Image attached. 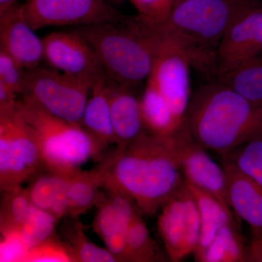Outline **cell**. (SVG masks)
I'll return each instance as SVG.
<instances>
[{
	"mask_svg": "<svg viewBox=\"0 0 262 262\" xmlns=\"http://www.w3.org/2000/svg\"><path fill=\"white\" fill-rule=\"evenodd\" d=\"M176 130L169 134L144 131L122 149L106 155L99 163L103 189L130 196L144 214L158 213L185 183Z\"/></svg>",
	"mask_w": 262,
	"mask_h": 262,
	"instance_id": "1",
	"label": "cell"
},
{
	"mask_svg": "<svg viewBox=\"0 0 262 262\" xmlns=\"http://www.w3.org/2000/svg\"><path fill=\"white\" fill-rule=\"evenodd\" d=\"M186 120L199 144L223 156L261 132L262 103L215 80L192 95Z\"/></svg>",
	"mask_w": 262,
	"mask_h": 262,
	"instance_id": "2",
	"label": "cell"
},
{
	"mask_svg": "<svg viewBox=\"0 0 262 262\" xmlns=\"http://www.w3.org/2000/svg\"><path fill=\"white\" fill-rule=\"evenodd\" d=\"M260 6V0H178L161 27L185 51L191 67L216 79L217 52L226 33L241 16Z\"/></svg>",
	"mask_w": 262,
	"mask_h": 262,
	"instance_id": "3",
	"label": "cell"
},
{
	"mask_svg": "<svg viewBox=\"0 0 262 262\" xmlns=\"http://www.w3.org/2000/svg\"><path fill=\"white\" fill-rule=\"evenodd\" d=\"M70 29L89 43L112 80L134 89L147 80L154 61L155 26L128 15Z\"/></svg>",
	"mask_w": 262,
	"mask_h": 262,
	"instance_id": "4",
	"label": "cell"
},
{
	"mask_svg": "<svg viewBox=\"0 0 262 262\" xmlns=\"http://www.w3.org/2000/svg\"><path fill=\"white\" fill-rule=\"evenodd\" d=\"M16 108L37 136L46 170L72 174L95 160L94 144L80 125L56 116L27 95H20Z\"/></svg>",
	"mask_w": 262,
	"mask_h": 262,
	"instance_id": "5",
	"label": "cell"
},
{
	"mask_svg": "<svg viewBox=\"0 0 262 262\" xmlns=\"http://www.w3.org/2000/svg\"><path fill=\"white\" fill-rule=\"evenodd\" d=\"M46 170L35 133L17 108L0 113V189L21 186Z\"/></svg>",
	"mask_w": 262,
	"mask_h": 262,
	"instance_id": "6",
	"label": "cell"
},
{
	"mask_svg": "<svg viewBox=\"0 0 262 262\" xmlns=\"http://www.w3.org/2000/svg\"><path fill=\"white\" fill-rule=\"evenodd\" d=\"M94 84L40 65L26 72L21 95L31 96L50 113L81 126Z\"/></svg>",
	"mask_w": 262,
	"mask_h": 262,
	"instance_id": "7",
	"label": "cell"
},
{
	"mask_svg": "<svg viewBox=\"0 0 262 262\" xmlns=\"http://www.w3.org/2000/svg\"><path fill=\"white\" fill-rule=\"evenodd\" d=\"M155 29L154 61L147 80L158 88L182 123L192 97L190 61L181 45L161 26Z\"/></svg>",
	"mask_w": 262,
	"mask_h": 262,
	"instance_id": "8",
	"label": "cell"
},
{
	"mask_svg": "<svg viewBox=\"0 0 262 262\" xmlns=\"http://www.w3.org/2000/svg\"><path fill=\"white\" fill-rule=\"evenodd\" d=\"M158 232L167 257L182 261L193 254L201 234V219L194 196L186 183L160 208Z\"/></svg>",
	"mask_w": 262,
	"mask_h": 262,
	"instance_id": "9",
	"label": "cell"
},
{
	"mask_svg": "<svg viewBox=\"0 0 262 262\" xmlns=\"http://www.w3.org/2000/svg\"><path fill=\"white\" fill-rule=\"evenodd\" d=\"M23 9L34 31L118 21L128 16L114 8L108 0H27Z\"/></svg>",
	"mask_w": 262,
	"mask_h": 262,
	"instance_id": "10",
	"label": "cell"
},
{
	"mask_svg": "<svg viewBox=\"0 0 262 262\" xmlns=\"http://www.w3.org/2000/svg\"><path fill=\"white\" fill-rule=\"evenodd\" d=\"M42 43L43 60L52 68L93 84L106 76L93 48L74 31L51 33Z\"/></svg>",
	"mask_w": 262,
	"mask_h": 262,
	"instance_id": "11",
	"label": "cell"
},
{
	"mask_svg": "<svg viewBox=\"0 0 262 262\" xmlns=\"http://www.w3.org/2000/svg\"><path fill=\"white\" fill-rule=\"evenodd\" d=\"M179 163L185 182L214 196L228 207L227 175L223 165L212 159L193 137L187 120L176 130Z\"/></svg>",
	"mask_w": 262,
	"mask_h": 262,
	"instance_id": "12",
	"label": "cell"
},
{
	"mask_svg": "<svg viewBox=\"0 0 262 262\" xmlns=\"http://www.w3.org/2000/svg\"><path fill=\"white\" fill-rule=\"evenodd\" d=\"M261 55L262 6H260L241 16L226 33L217 52L216 79Z\"/></svg>",
	"mask_w": 262,
	"mask_h": 262,
	"instance_id": "13",
	"label": "cell"
},
{
	"mask_svg": "<svg viewBox=\"0 0 262 262\" xmlns=\"http://www.w3.org/2000/svg\"><path fill=\"white\" fill-rule=\"evenodd\" d=\"M106 191L96 206L92 228L117 261H122L127 229L137 211L130 196L114 189Z\"/></svg>",
	"mask_w": 262,
	"mask_h": 262,
	"instance_id": "14",
	"label": "cell"
},
{
	"mask_svg": "<svg viewBox=\"0 0 262 262\" xmlns=\"http://www.w3.org/2000/svg\"><path fill=\"white\" fill-rule=\"evenodd\" d=\"M0 50L15 58L26 70L40 66L42 39H39L18 3L0 12Z\"/></svg>",
	"mask_w": 262,
	"mask_h": 262,
	"instance_id": "15",
	"label": "cell"
},
{
	"mask_svg": "<svg viewBox=\"0 0 262 262\" xmlns=\"http://www.w3.org/2000/svg\"><path fill=\"white\" fill-rule=\"evenodd\" d=\"M110 113L115 136V149L120 150L146 131L141 115L140 98L134 89L112 80L106 81Z\"/></svg>",
	"mask_w": 262,
	"mask_h": 262,
	"instance_id": "16",
	"label": "cell"
},
{
	"mask_svg": "<svg viewBox=\"0 0 262 262\" xmlns=\"http://www.w3.org/2000/svg\"><path fill=\"white\" fill-rule=\"evenodd\" d=\"M222 165L229 208L251 227L253 236L262 237V188L234 165L224 162Z\"/></svg>",
	"mask_w": 262,
	"mask_h": 262,
	"instance_id": "17",
	"label": "cell"
},
{
	"mask_svg": "<svg viewBox=\"0 0 262 262\" xmlns=\"http://www.w3.org/2000/svg\"><path fill=\"white\" fill-rule=\"evenodd\" d=\"M107 76L95 82L88 100L81 126L91 138L95 149V161L101 162L104 152L115 141L106 86Z\"/></svg>",
	"mask_w": 262,
	"mask_h": 262,
	"instance_id": "18",
	"label": "cell"
},
{
	"mask_svg": "<svg viewBox=\"0 0 262 262\" xmlns=\"http://www.w3.org/2000/svg\"><path fill=\"white\" fill-rule=\"evenodd\" d=\"M72 174L50 170L39 173L27 188L32 204L51 213L58 220L68 216L67 191Z\"/></svg>",
	"mask_w": 262,
	"mask_h": 262,
	"instance_id": "19",
	"label": "cell"
},
{
	"mask_svg": "<svg viewBox=\"0 0 262 262\" xmlns=\"http://www.w3.org/2000/svg\"><path fill=\"white\" fill-rule=\"evenodd\" d=\"M185 183L194 196L201 219V234L198 246L192 254L194 261L198 262L219 231L235 221L229 207L214 196Z\"/></svg>",
	"mask_w": 262,
	"mask_h": 262,
	"instance_id": "20",
	"label": "cell"
},
{
	"mask_svg": "<svg viewBox=\"0 0 262 262\" xmlns=\"http://www.w3.org/2000/svg\"><path fill=\"white\" fill-rule=\"evenodd\" d=\"M103 175L99 165L91 170H77L71 175L67 191L68 217L79 218L97 206L103 195Z\"/></svg>",
	"mask_w": 262,
	"mask_h": 262,
	"instance_id": "21",
	"label": "cell"
},
{
	"mask_svg": "<svg viewBox=\"0 0 262 262\" xmlns=\"http://www.w3.org/2000/svg\"><path fill=\"white\" fill-rule=\"evenodd\" d=\"M140 106L144 127L148 132L172 134L183 123L177 121L168 101L151 81L146 80Z\"/></svg>",
	"mask_w": 262,
	"mask_h": 262,
	"instance_id": "22",
	"label": "cell"
},
{
	"mask_svg": "<svg viewBox=\"0 0 262 262\" xmlns=\"http://www.w3.org/2000/svg\"><path fill=\"white\" fill-rule=\"evenodd\" d=\"M248 246L235 222L222 227L198 262H248Z\"/></svg>",
	"mask_w": 262,
	"mask_h": 262,
	"instance_id": "23",
	"label": "cell"
},
{
	"mask_svg": "<svg viewBox=\"0 0 262 262\" xmlns=\"http://www.w3.org/2000/svg\"><path fill=\"white\" fill-rule=\"evenodd\" d=\"M215 80L249 101L262 103V55L245 62Z\"/></svg>",
	"mask_w": 262,
	"mask_h": 262,
	"instance_id": "24",
	"label": "cell"
},
{
	"mask_svg": "<svg viewBox=\"0 0 262 262\" xmlns=\"http://www.w3.org/2000/svg\"><path fill=\"white\" fill-rule=\"evenodd\" d=\"M166 261V258L160 254L159 248L154 239L150 235L145 222L137 212L127 229L122 261Z\"/></svg>",
	"mask_w": 262,
	"mask_h": 262,
	"instance_id": "25",
	"label": "cell"
},
{
	"mask_svg": "<svg viewBox=\"0 0 262 262\" xmlns=\"http://www.w3.org/2000/svg\"><path fill=\"white\" fill-rule=\"evenodd\" d=\"M32 206L27 189L21 186L1 191L0 232L20 230Z\"/></svg>",
	"mask_w": 262,
	"mask_h": 262,
	"instance_id": "26",
	"label": "cell"
},
{
	"mask_svg": "<svg viewBox=\"0 0 262 262\" xmlns=\"http://www.w3.org/2000/svg\"><path fill=\"white\" fill-rule=\"evenodd\" d=\"M71 219L63 229V235L73 248L77 262L118 261L107 248L100 247L89 239L79 218Z\"/></svg>",
	"mask_w": 262,
	"mask_h": 262,
	"instance_id": "27",
	"label": "cell"
},
{
	"mask_svg": "<svg viewBox=\"0 0 262 262\" xmlns=\"http://www.w3.org/2000/svg\"><path fill=\"white\" fill-rule=\"evenodd\" d=\"M221 158L222 162L234 165L262 188V131Z\"/></svg>",
	"mask_w": 262,
	"mask_h": 262,
	"instance_id": "28",
	"label": "cell"
},
{
	"mask_svg": "<svg viewBox=\"0 0 262 262\" xmlns=\"http://www.w3.org/2000/svg\"><path fill=\"white\" fill-rule=\"evenodd\" d=\"M58 221L51 213L32 204L20 230L27 248L35 247L56 233Z\"/></svg>",
	"mask_w": 262,
	"mask_h": 262,
	"instance_id": "29",
	"label": "cell"
},
{
	"mask_svg": "<svg viewBox=\"0 0 262 262\" xmlns=\"http://www.w3.org/2000/svg\"><path fill=\"white\" fill-rule=\"evenodd\" d=\"M23 262H77V260L72 246L55 233L29 249Z\"/></svg>",
	"mask_w": 262,
	"mask_h": 262,
	"instance_id": "30",
	"label": "cell"
},
{
	"mask_svg": "<svg viewBox=\"0 0 262 262\" xmlns=\"http://www.w3.org/2000/svg\"><path fill=\"white\" fill-rule=\"evenodd\" d=\"M138 13V16L151 25L166 23L171 14L176 0H127Z\"/></svg>",
	"mask_w": 262,
	"mask_h": 262,
	"instance_id": "31",
	"label": "cell"
},
{
	"mask_svg": "<svg viewBox=\"0 0 262 262\" xmlns=\"http://www.w3.org/2000/svg\"><path fill=\"white\" fill-rule=\"evenodd\" d=\"M27 70L15 58L0 50V82L19 96L22 94Z\"/></svg>",
	"mask_w": 262,
	"mask_h": 262,
	"instance_id": "32",
	"label": "cell"
},
{
	"mask_svg": "<svg viewBox=\"0 0 262 262\" xmlns=\"http://www.w3.org/2000/svg\"><path fill=\"white\" fill-rule=\"evenodd\" d=\"M28 250L22 239L20 230L1 232L0 261L23 262Z\"/></svg>",
	"mask_w": 262,
	"mask_h": 262,
	"instance_id": "33",
	"label": "cell"
},
{
	"mask_svg": "<svg viewBox=\"0 0 262 262\" xmlns=\"http://www.w3.org/2000/svg\"><path fill=\"white\" fill-rule=\"evenodd\" d=\"M248 262H262V237L253 236L248 246Z\"/></svg>",
	"mask_w": 262,
	"mask_h": 262,
	"instance_id": "34",
	"label": "cell"
},
{
	"mask_svg": "<svg viewBox=\"0 0 262 262\" xmlns=\"http://www.w3.org/2000/svg\"><path fill=\"white\" fill-rule=\"evenodd\" d=\"M18 3V0H0V12Z\"/></svg>",
	"mask_w": 262,
	"mask_h": 262,
	"instance_id": "35",
	"label": "cell"
},
{
	"mask_svg": "<svg viewBox=\"0 0 262 262\" xmlns=\"http://www.w3.org/2000/svg\"><path fill=\"white\" fill-rule=\"evenodd\" d=\"M112 1L120 2V1H122V0H112Z\"/></svg>",
	"mask_w": 262,
	"mask_h": 262,
	"instance_id": "36",
	"label": "cell"
},
{
	"mask_svg": "<svg viewBox=\"0 0 262 262\" xmlns=\"http://www.w3.org/2000/svg\"><path fill=\"white\" fill-rule=\"evenodd\" d=\"M177 1H178V0H176L175 3H176V2H177Z\"/></svg>",
	"mask_w": 262,
	"mask_h": 262,
	"instance_id": "37",
	"label": "cell"
}]
</instances>
